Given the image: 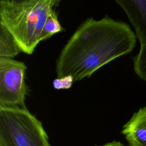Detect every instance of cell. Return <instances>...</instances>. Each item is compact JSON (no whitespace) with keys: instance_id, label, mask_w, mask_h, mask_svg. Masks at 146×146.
I'll return each instance as SVG.
<instances>
[{"instance_id":"cell-1","label":"cell","mask_w":146,"mask_h":146,"mask_svg":"<svg viewBox=\"0 0 146 146\" xmlns=\"http://www.w3.org/2000/svg\"><path fill=\"white\" fill-rule=\"evenodd\" d=\"M136 37L124 22L107 16L87 19L60 51L56 60L57 78L71 75L75 82L90 78L106 64L130 53Z\"/></svg>"},{"instance_id":"cell-2","label":"cell","mask_w":146,"mask_h":146,"mask_svg":"<svg viewBox=\"0 0 146 146\" xmlns=\"http://www.w3.org/2000/svg\"><path fill=\"white\" fill-rule=\"evenodd\" d=\"M60 0H27L0 3V23L13 35L22 52L32 54L40 42L43 26Z\"/></svg>"},{"instance_id":"cell-3","label":"cell","mask_w":146,"mask_h":146,"mask_svg":"<svg viewBox=\"0 0 146 146\" xmlns=\"http://www.w3.org/2000/svg\"><path fill=\"white\" fill-rule=\"evenodd\" d=\"M0 146H51L42 123L26 107L0 106Z\"/></svg>"},{"instance_id":"cell-4","label":"cell","mask_w":146,"mask_h":146,"mask_svg":"<svg viewBox=\"0 0 146 146\" xmlns=\"http://www.w3.org/2000/svg\"><path fill=\"white\" fill-rule=\"evenodd\" d=\"M26 70L23 62L0 57V106L26 107Z\"/></svg>"},{"instance_id":"cell-5","label":"cell","mask_w":146,"mask_h":146,"mask_svg":"<svg viewBox=\"0 0 146 146\" xmlns=\"http://www.w3.org/2000/svg\"><path fill=\"white\" fill-rule=\"evenodd\" d=\"M133 26L140 46L146 45V0H114Z\"/></svg>"},{"instance_id":"cell-6","label":"cell","mask_w":146,"mask_h":146,"mask_svg":"<svg viewBox=\"0 0 146 146\" xmlns=\"http://www.w3.org/2000/svg\"><path fill=\"white\" fill-rule=\"evenodd\" d=\"M123 128L121 133L128 146H146V106L135 112Z\"/></svg>"},{"instance_id":"cell-7","label":"cell","mask_w":146,"mask_h":146,"mask_svg":"<svg viewBox=\"0 0 146 146\" xmlns=\"http://www.w3.org/2000/svg\"><path fill=\"white\" fill-rule=\"evenodd\" d=\"M21 51L11 33L0 23V57L13 59Z\"/></svg>"},{"instance_id":"cell-8","label":"cell","mask_w":146,"mask_h":146,"mask_svg":"<svg viewBox=\"0 0 146 146\" xmlns=\"http://www.w3.org/2000/svg\"><path fill=\"white\" fill-rule=\"evenodd\" d=\"M64 31L65 29L62 27L58 20V13L54 9L48 15L43 26L40 36V42L49 39L56 33Z\"/></svg>"},{"instance_id":"cell-9","label":"cell","mask_w":146,"mask_h":146,"mask_svg":"<svg viewBox=\"0 0 146 146\" xmlns=\"http://www.w3.org/2000/svg\"><path fill=\"white\" fill-rule=\"evenodd\" d=\"M133 69L136 74L146 81V45L140 46L138 54L133 59Z\"/></svg>"},{"instance_id":"cell-10","label":"cell","mask_w":146,"mask_h":146,"mask_svg":"<svg viewBox=\"0 0 146 146\" xmlns=\"http://www.w3.org/2000/svg\"><path fill=\"white\" fill-rule=\"evenodd\" d=\"M74 82V78L71 75H67L55 79L52 85L56 90H67L70 88Z\"/></svg>"},{"instance_id":"cell-11","label":"cell","mask_w":146,"mask_h":146,"mask_svg":"<svg viewBox=\"0 0 146 146\" xmlns=\"http://www.w3.org/2000/svg\"><path fill=\"white\" fill-rule=\"evenodd\" d=\"M27 0H0V3H6V4H14L18 3Z\"/></svg>"},{"instance_id":"cell-12","label":"cell","mask_w":146,"mask_h":146,"mask_svg":"<svg viewBox=\"0 0 146 146\" xmlns=\"http://www.w3.org/2000/svg\"><path fill=\"white\" fill-rule=\"evenodd\" d=\"M95 146H124V145L120 141H113L111 142L107 143L102 145H95Z\"/></svg>"}]
</instances>
